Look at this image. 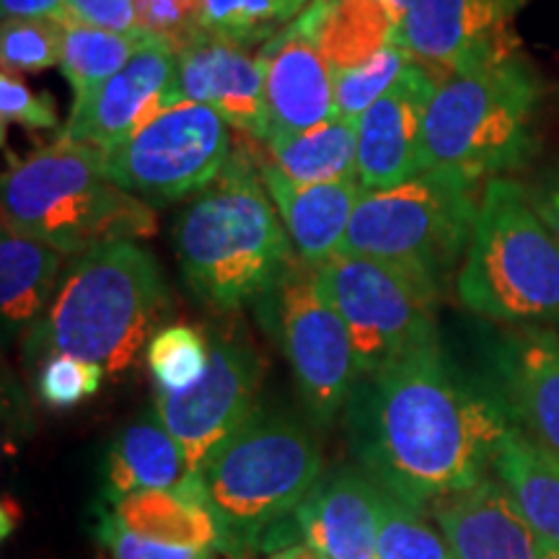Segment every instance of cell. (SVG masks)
Returning a JSON list of instances; mask_svg holds the SVG:
<instances>
[{
  "instance_id": "obj_22",
  "label": "cell",
  "mask_w": 559,
  "mask_h": 559,
  "mask_svg": "<svg viewBox=\"0 0 559 559\" xmlns=\"http://www.w3.org/2000/svg\"><path fill=\"white\" fill-rule=\"evenodd\" d=\"M104 502H117L140 489H179L202 500L200 481L190 472L185 449L158 412H145L111 438L104 453Z\"/></svg>"
},
{
  "instance_id": "obj_3",
  "label": "cell",
  "mask_w": 559,
  "mask_h": 559,
  "mask_svg": "<svg viewBox=\"0 0 559 559\" xmlns=\"http://www.w3.org/2000/svg\"><path fill=\"white\" fill-rule=\"evenodd\" d=\"M169 306L164 272L148 249L104 243L66 270L45 317L29 330L26 355L41 362L68 353L122 376L160 330Z\"/></svg>"
},
{
  "instance_id": "obj_37",
  "label": "cell",
  "mask_w": 559,
  "mask_h": 559,
  "mask_svg": "<svg viewBox=\"0 0 559 559\" xmlns=\"http://www.w3.org/2000/svg\"><path fill=\"white\" fill-rule=\"evenodd\" d=\"M94 539L107 551L109 559H213V551L160 547V544L140 539L111 519L107 508H99V513H96Z\"/></svg>"
},
{
  "instance_id": "obj_28",
  "label": "cell",
  "mask_w": 559,
  "mask_h": 559,
  "mask_svg": "<svg viewBox=\"0 0 559 559\" xmlns=\"http://www.w3.org/2000/svg\"><path fill=\"white\" fill-rule=\"evenodd\" d=\"M148 41L153 39L124 37V34L96 29V26L68 19L62 24L60 70L73 91L70 109L83 107Z\"/></svg>"
},
{
  "instance_id": "obj_13",
  "label": "cell",
  "mask_w": 559,
  "mask_h": 559,
  "mask_svg": "<svg viewBox=\"0 0 559 559\" xmlns=\"http://www.w3.org/2000/svg\"><path fill=\"white\" fill-rule=\"evenodd\" d=\"M526 0H412L400 41L412 60L445 75L515 52L510 21Z\"/></svg>"
},
{
  "instance_id": "obj_18",
  "label": "cell",
  "mask_w": 559,
  "mask_h": 559,
  "mask_svg": "<svg viewBox=\"0 0 559 559\" xmlns=\"http://www.w3.org/2000/svg\"><path fill=\"white\" fill-rule=\"evenodd\" d=\"M430 513L453 559H542V539L498 477L443 495Z\"/></svg>"
},
{
  "instance_id": "obj_9",
  "label": "cell",
  "mask_w": 559,
  "mask_h": 559,
  "mask_svg": "<svg viewBox=\"0 0 559 559\" xmlns=\"http://www.w3.org/2000/svg\"><path fill=\"white\" fill-rule=\"evenodd\" d=\"M254 309L288 360L313 423L332 425L347 409L358 368L347 324L321 288L317 267L296 257Z\"/></svg>"
},
{
  "instance_id": "obj_25",
  "label": "cell",
  "mask_w": 559,
  "mask_h": 559,
  "mask_svg": "<svg viewBox=\"0 0 559 559\" xmlns=\"http://www.w3.org/2000/svg\"><path fill=\"white\" fill-rule=\"evenodd\" d=\"M498 477L544 547L559 549V456L510 425L492 461Z\"/></svg>"
},
{
  "instance_id": "obj_6",
  "label": "cell",
  "mask_w": 559,
  "mask_h": 559,
  "mask_svg": "<svg viewBox=\"0 0 559 559\" xmlns=\"http://www.w3.org/2000/svg\"><path fill=\"white\" fill-rule=\"evenodd\" d=\"M477 185L466 171L430 169L391 190L366 192L340 251L389 264L440 304L469 249Z\"/></svg>"
},
{
  "instance_id": "obj_26",
  "label": "cell",
  "mask_w": 559,
  "mask_h": 559,
  "mask_svg": "<svg viewBox=\"0 0 559 559\" xmlns=\"http://www.w3.org/2000/svg\"><path fill=\"white\" fill-rule=\"evenodd\" d=\"M66 254L50 243L5 228L0 236V313L5 332L37 324L58 290Z\"/></svg>"
},
{
  "instance_id": "obj_33",
  "label": "cell",
  "mask_w": 559,
  "mask_h": 559,
  "mask_svg": "<svg viewBox=\"0 0 559 559\" xmlns=\"http://www.w3.org/2000/svg\"><path fill=\"white\" fill-rule=\"evenodd\" d=\"M62 24L50 19H9L0 26V60L13 73L60 66Z\"/></svg>"
},
{
  "instance_id": "obj_16",
  "label": "cell",
  "mask_w": 559,
  "mask_h": 559,
  "mask_svg": "<svg viewBox=\"0 0 559 559\" xmlns=\"http://www.w3.org/2000/svg\"><path fill=\"white\" fill-rule=\"evenodd\" d=\"M438 75L412 60L358 122V179L368 192L391 190L419 174L425 117Z\"/></svg>"
},
{
  "instance_id": "obj_7",
  "label": "cell",
  "mask_w": 559,
  "mask_h": 559,
  "mask_svg": "<svg viewBox=\"0 0 559 559\" xmlns=\"http://www.w3.org/2000/svg\"><path fill=\"white\" fill-rule=\"evenodd\" d=\"M453 288L459 304L481 319L559 332V241L519 179L485 185Z\"/></svg>"
},
{
  "instance_id": "obj_30",
  "label": "cell",
  "mask_w": 559,
  "mask_h": 559,
  "mask_svg": "<svg viewBox=\"0 0 559 559\" xmlns=\"http://www.w3.org/2000/svg\"><path fill=\"white\" fill-rule=\"evenodd\" d=\"M156 394H181L192 389L210 366V337L200 326L166 324L153 334L145 347Z\"/></svg>"
},
{
  "instance_id": "obj_35",
  "label": "cell",
  "mask_w": 559,
  "mask_h": 559,
  "mask_svg": "<svg viewBox=\"0 0 559 559\" xmlns=\"http://www.w3.org/2000/svg\"><path fill=\"white\" fill-rule=\"evenodd\" d=\"M135 11L140 29L174 52L202 32L200 0H135Z\"/></svg>"
},
{
  "instance_id": "obj_14",
  "label": "cell",
  "mask_w": 559,
  "mask_h": 559,
  "mask_svg": "<svg viewBox=\"0 0 559 559\" xmlns=\"http://www.w3.org/2000/svg\"><path fill=\"white\" fill-rule=\"evenodd\" d=\"M174 99L205 104L230 128L264 143L270 135L267 66L260 52L200 32L177 52Z\"/></svg>"
},
{
  "instance_id": "obj_2",
  "label": "cell",
  "mask_w": 559,
  "mask_h": 559,
  "mask_svg": "<svg viewBox=\"0 0 559 559\" xmlns=\"http://www.w3.org/2000/svg\"><path fill=\"white\" fill-rule=\"evenodd\" d=\"M171 243L190 290L223 313L257 304L298 257L249 145L234 148L218 179L187 202Z\"/></svg>"
},
{
  "instance_id": "obj_31",
  "label": "cell",
  "mask_w": 559,
  "mask_h": 559,
  "mask_svg": "<svg viewBox=\"0 0 559 559\" xmlns=\"http://www.w3.org/2000/svg\"><path fill=\"white\" fill-rule=\"evenodd\" d=\"M379 559H453L438 523L425 519V510L409 506L400 495L381 487Z\"/></svg>"
},
{
  "instance_id": "obj_23",
  "label": "cell",
  "mask_w": 559,
  "mask_h": 559,
  "mask_svg": "<svg viewBox=\"0 0 559 559\" xmlns=\"http://www.w3.org/2000/svg\"><path fill=\"white\" fill-rule=\"evenodd\" d=\"M293 24L319 47L334 75L368 62L402 32V19L383 0H311Z\"/></svg>"
},
{
  "instance_id": "obj_40",
  "label": "cell",
  "mask_w": 559,
  "mask_h": 559,
  "mask_svg": "<svg viewBox=\"0 0 559 559\" xmlns=\"http://www.w3.org/2000/svg\"><path fill=\"white\" fill-rule=\"evenodd\" d=\"M3 21L9 19H50L66 24L70 16L68 0H0Z\"/></svg>"
},
{
  "instance_id": "obj_5",
  "label": "cell",
  "mask_w": 559,
  "mask_h": 559,
  "mask_svg": "<svg viewBox=\"0 0 559 559\" xmlns=\"http://www.w3.org/2000/svg\"><path fill=\"white\" fill-rule=\"evenodd\" d=\"M542 96L539 75L519 50L440 75L425 117L419 174L459 169L495 179L523 169L539 148Z\"/></svg>"
},
{
  "instance_id": "obj_15",
  "label": "cell",
  "mask_w": 559,
  "mask_h": 559,
  "mask_svg": "<svg viewBox=\"0 0 559 559\" xmlns=\"http://www.w3.org/2000/svg\"><path fill=\"white\" fill-rule=\"evenodd\" d=\"M177 52L160 41H148L132 55L120 73H115L79 109H70V120L60 138L111 151L130 140L174 99Z\"/></svg>"
},
{
  "instance_id": "obj_29",
  "label": "cell",
  "mask_w": 559,
  "mask_h": 559,
  "mask_svg": "<svg viewBox=\"0 0 559 559\" xmlns=\"http://www.w3.org/2000/svg\"><path fill=\"white\" fill-rule=\"evenodd\" d=\"M311 0H200L202 32L260 50L290 26Z\"/></svg>"
},
{
  "instance_id": "obj_39",
  "label": "cell",
  "mask_w": 559,
  "mask_h": 559,
  "mask_svg": "<svg viewBox=\"0 0 559 559\" xmlns=\"http://www.w3.org/2000/svg\"><path fill=\"white\" fill-rule=\"evenodd\" d=\"M523 187H526L531 205L559 241V160L536 171Z\"/></svg>"
},
{
  "instance_id": "obj_1",
  "label": "cell",
  "mask_w": 559,
  "mask_h": 559,
  "mask_svg": "<svg viewBox=\"0 0 559 559\" xmlns=\"http://www.w3.org/2000/svg\"><path fill=\"white\" fill-rule=\"evenodd\" d=\"M347 432L366 472L419 510L492 472L510 419L430 345L379 373L360 376Z\"/></svg>"
},
{
  "instance_id": "obj_38",
  "label": "cell",
  "mask_w": 559,
  "mask_h": 559,
  "mask_svg": "<svg viewBox=\"0 0 559 559\" xmlns=\"http://www.w3.org/2000/svg\"><path fill=\"white\" fill-rule=\"evenodd\" d=\"M68 11L75 21L96 26V29L117 32L135 39H151L138 24L135 0H68Z\"/></svg>"
},
{
  "instance_id": "obj_12",
  "label": "cell",
  "mask_w": 559,
  "mask_h": 559,
  "mask_svg": "<svg viewBox=\"0 0 559 559\" xmlns=\"http://www.w3.org/2000/svg\"><path fill=\"white\" fill-rule=\"evenodd\" d=\"M210 366L192 389L181 394H156L153 409L185 449L190 472L221 449L236 430L257 415L262 383V358L239 324L213 326Z\"/></svg>"
},
{
  "instance_id": "obj_19",
  "label": "cell",
  "mask_w": 559,
  "mask_h": 559,
  "mask_svg": "<svg viewBox=\"0 0 559 559\" xmlns=\"http://www.w3.org/2000/svg\"><path fill=\"white\" fill-rule=\"evenodd\" d=\"M381 485L358 469L321 477L293 513L298 536L321 559H379Z\"/></svg>"
},
{
  "instance_id": "obj_21",
  "label": "cell",
  "mask_w": 559,
  "mask_h": 559,
  "mask_svg": "<svg viewBox=\"0 0 559 559\" xmlns=\"http://www.w3.org/2000/svg\"><path fill=\"white\" fill-rule=\"evenodd\" d=\"M262 179L288 230L293 249L311 267H319L337 254L355 207L368 192L360 179L296 185L267 158L262 160Z\"/></svg>"
},
{
  "instance_id": "obj_41",
  "label": "cell",
  "mask_w": 559,
  "mask_h": 559,
  "mask_svg": "<svg viewBox=\"0 0 559 559\" xmlns=\"http://www.w3.org/2000/svg\"><path fill=\"white\" fill-rule=\"evenodd\" d=\"M270 559H321L309 544H290V547L277 549Z\"/></svg>"
},
{
  "instance_id": "obj_24",
  "label": "cell",
  "mask_w": 559,
  "mask_h": 559,
  "mask_svg": "<svg viewBox=\"0 0 559 559\" xmlns=\"http://www.w3.org/2000/svg\"><path fill=\"white\" fill-rule=\"evenodd\" d=\"M102 508L124 531L160 547H185L200 551L221 549V526L205 500L179 489H140Z\"/></svg>"
},
{
  "instance_id": "obj_27",
  "label": "cell",
  "mask_w": 559,
  "mask_h": 559,
  "mask_svg": "<svg viewBox=\"0 0 559 559\" xmlns=\"http://www.w3.org/2000/svg\"><path fill=\"white\" fill-rule=\"evenodd\" d=\"M267 160L296 185L358 179V124L332 117L306 132H272Z\"/></svg>"
},
{
  "instance_id": "obj_8",
  "label": "cell",
  "mask_w": 559,
  "mask_h": 559,
  "mask_svg": "<svg viewBox=\"0 0 559 559\" xmlns=\"http://www.w3.org/2000/svg\"><path fill=\"white\" fill-rule=\"evenodd\" d=\"M321 451L304 423L257 409L200 466V495L221 526V549L262 547L321 479Z\"/></svg>"
},
{
  "instance_id": "obj_43",
  "label": "cell",
  "mask_w": 559,
  "mask_h": 559,
  "mask_svg": "<svg viewBox=\"0 0 559 559\" xmlns=\"http://www.w3.org/2000/svg\"><path fill=\"white\" fill-rule=\"evenodd\" d=\"M542 559H559V549L557 547H544Z\"/></svg>"
},
{
  "instance_id": "obj_4",
  "label": "cell",
  "mask_w": 559,
  "mask_h": 559,
  "mask_svg": "<svg viewBox=\"0 0 559 559\" xmlns=\"http://www.w3.org/2000/svg\"><path fill=\"white\" fill-rule=\"evenodd\" d=\"M3 226L66 257L156 236V213L104 174V151L60 138L13 160L0 181Z\"/></svg>"
},
{
  "instance_id": "obj_17",
  "label": "cell",
  "mask_w": 559,
  "mask_h": 559,
  "mask_svg": "<svg viewBox=\"0 0 559 559\" xmlns=\"http://www.w3.org/2000/svg\"><path fill=\"white\" fill-rule=\"evenodd\" d=\"M495 389L510 425L559 456V332L510 326L495 347Z\"/></svg>"
},
{
  "instance_id": "obj_32",
  "label": "cell",
  "mask_w": 559,
  "mask_h": 559,
  "mask_svg": "<svg viewBox=\"0 0 559 559\" xmlns=\"http://www.w3.org/2000/svg\"><path fill=\"white\" fill-rule=\"evenodd\" d=\"M409 62L407 47L396 39L362 66L334 75V117L358 124L360 117L394 86Z\"/></svg>"
},
{
  "instance_id": "obj_10",
  "label": "cell",
  "mask_w": 559,
  "mask_h": 559,
  "mask_svg": "<svg viewBox=\"0 0 559 559\" xmlns=\"http://www.w3.org/2000/svg\"><path fill=\"white\" fill-rule=\"evenodd\" d=\"M317 275L347 324L358 379L379 373L415 349L440 345V304L389 264L337 251L319 264Z\"/></svg>"
},
{
  "instance_id": "obj_34",
  "label": "cell",
  "mask_w": 559,
  "mask_h": 559,
  "mask_svg": "<svg viewBox=\"0 0 559 559\" xmlns=\"http://www.w3.org/2000/svg\"><path fill=\"white\" fill-rule=\"evenodd\" d=\"M104 376H107V370L102 366L75 358V355H47L37 370L39 400L55 409L79 407L81 402L99 394Z\"/></svg>"
},
{
  "instance_id": "obj_36",
  "label": "cell",
  "mask_w": 559,
  "mask_h": 559,
  "mask_svg": "<svg viewBox=\"0 0 559 559\" xmlns=\"http://www.w3.org/2000/svg\"><path fill=\"white\" fill-rule=\"evenodd\" d=\"M0 120H3V130L9 124H21L26 130H55L58 111H55L50 96L32 91L13 70H3L0 75Z\"/></svg>"
},
{
  "instance_id": "obj_20",
  "label": "cell",
  "mask_w": 559,
  "mask_h": 559,
  "mask_svg": "<svg viewBox=\"0 0 559 559\" xmlns=\"http://www.w3.org/2000/svg\"><path fill=\"white\" fill-rule=\"evenodd\" d=\"M267 66L272 132H306L334 117V73L319 47L296 24L260 47Z\"/></svg>"
},
{
  "instance_id": "obj_11",
  "label": "cell",
  "mask_w": 559,
  "mask_h": 559,
  "mask_svg": "<svg viewBox=\"0 0 559 559\" xmlns=\"http://www.w3.org/2000/svg\"><path fill=\"white\" fill-rule=\"evenodd\" d=\"M234 140L215 109L174 102L117 148L104 151V174L148 205L190 198L226 169Z\"/></svg>"
},
{
  "instance_id": "obj_42",
  "label": "cell",
  "mask_w": 559,
  "mask_h": 559,
  "mask_svg": "<svg viewBox=\"0 0 559 559\" xmlns=\"http://www.w3.org/2000/svg\"><path fill=\"white\" fill-rule=\"evenodd\" d=\"M383 3H389L391 9L396 11V16L404 21V16H407V11H409V5H412V0H383Z\"/></svg>"
}]
</instances>
